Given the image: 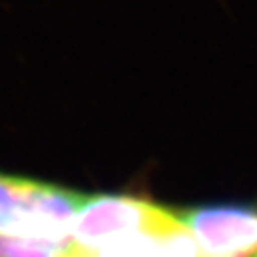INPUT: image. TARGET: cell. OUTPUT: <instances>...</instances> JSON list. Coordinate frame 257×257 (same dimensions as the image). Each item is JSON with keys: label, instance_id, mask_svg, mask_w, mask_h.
<instances>
[{"label": "cell", "instance_id": "obj_1", "mask_svg": "<svg viewBox=\"0 0 257 257\" xmlns=\"http://www.w3.org/2000/svg\"><path fill=\"white\" fill-rule=\"evenodd\" d=\"M88 200L52 183L0 174V236L73 242V225Z\"/></svg>", "mask_w": 257, "mask_h": 257}, {"label": "cell", "instance_id": "obj_2", "mask_svg": "<svg viewBox=\"0 0 257 257\" xmlns=\"http://www.w3.org/2000/svg\"><path fill=\"white\" fill-rule=\"evenodd\" d=\"M172 211L132 196H88L73 225V244L90 255H99L120 242L156 229Z\"/></svg>", "mask_w": 257, "mask_h": 257}, {"label": "cell", "instance_id": "obj_3", "mask_svg": "<svg viewBox=\"0 0 257 257\" xmlns=\"http://www.w3.org/2000/svg\"><path fill=\"white\" fill-rule=\"evenodd\" d=\"M208 257H246L257 251V211L194 208L177 213Z\"/></svg>", "mask_w": 257, "mask_h": 257}, {"label": "cell", "instance_id": "obj_4", "mask_svg": "<svg viewBox=\"0 0 257 257\" xmlns=\"http://www.w3.org/2000/svg\"><path fill=\"white\" fill-rule=\"evenodd\" d=\"M73 248V242L0 236V257H63Z\"/></svg>", "mask_w": 257, "mask_h": 257}, {"label": "cell", "instance_id": "obj_5", "mask_svg": "<svg viewBox=\"0 0 257 257\" xmlns=\"http://www.w3.org/2000/svg\"><path fill=\"white\" fill-rule=\"evenodd\" d=\"M63 257H93V255H90V253H86V251H82V249H78L76 246H74L69 253H65Z\"/></svg>", "mask_w": 257, "mask_h": 257}, {"label": "cell", "instance_id": "obj_6", "mask_svg": "<svg viewBox=\"0 0 257 257\" xmlns=\"http://www.w3.org/2000/svg\"><path fill=\"white\" fill-rule=\"evenodd\" d=\"M255 257H257V255H255Z\"/></svg>", "mask_w": 257, "mask_h": 257}]
</instances>
